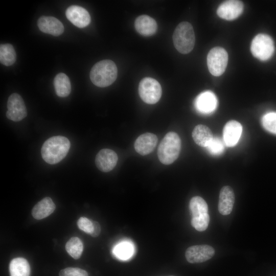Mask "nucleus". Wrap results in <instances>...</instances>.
Returning a JSON list of instances; mask_svg holds the SVG:
<instances>
[{
  "label": "nucleus",
  "instance_id": "nucleus-1",
  "mask_svg": "<svg viewBox=\"0 0 276 276\" xmlns=\"http://www.w3.org/2000/svg\"><path fill=\"white\" fill-rule=\"evenodd\" d=\"M70 146V142L66 137L52 136L48 139L41 147L42 157L49 164H56L66 156Z\"/></svg>",
  "mask_w": 276,
  "mask_h": 276
},
{
  "label": "nucleus",
  "instance_id": "nucleus-2",
  "mask_svg": "<svg viewBox=\"0 0 276 276\" xmlns=\"http://www.w3.org/2000/svg\"><path fill=\"white\" fill-rule=\"evenodd\" d=\"M118 69L110 60H103L96 63L90 72V79L97 86L105 87L112 84L117 78Z\"/></svg>",
  "mask_w": 276,
  "mask_h": 276
},
{
  "label": "nucleus",
  "instance_id": "nucleus-3",
  "mask_svg": "<svg viewBox=\"0 0 276 276\" xmlns=\"http://www.w3.org/2000/svg\"><path fill=\"white\" fill-rule=\"evenodd\" d=\"M181 149V140L174 132H168L159 144L157 155L165 165L173 163L178 157Z\"/></svg>",
  "mask_w": 276,
  "mask_h": 276
},
{
  "label": "nucleus",
  "instance_id": "nucleus-4",
  "mask_svg": "<svg viewBox=\"0 0 276 276\" xmlns=\"http://www.w3.org/2000/svg\"><path fill=\"white\" fill-rule=\"evenodd\" d=\"M173 44L180 53L186 54L193 49L195 36L193 28L187 21H182L175 28L173 34Z\"/></svg>",
  "mask_w": 276,
  "mask_h": 276
},
{
  "label": "nucleus",
  "instance_id": "nucleus-5",
  "mask_svg": "<svg viewBox=\"0 0 276 276\" xmlns=\"http://www.w3.org/2000/svg\"><path fill=\"white\" fill-rule=\"evenodd\" d=\"M250 51L256 58L261 61L268 60L274 52V45L272 38L265 34L257 35L251 41Z\"/></svg>",
  "mask_w": 276,
  "mask_h": 276
},
{
  "label": "nucleus",
  "instance_id": "nucleus-6",
  "mask_svg": "<svg viewBox=\"0 0 276 276\" xmlns=\"http://www.w3.org/2000/svg\"><path fill=\"white\" fill-rule=\"evenodd\" d=\"M139 94L142 100L149 104L156 103L160 99L162 90L159 83L150 77L142 79L139 85Z\"/></svg>",
  "mask_w": 276,
  "mask_h": 276
},
{
  "label": "nucleus",
  "instance_id": "nucleus-7",
  "mask_svg": "<svg viewBox=\"0 0 276 276\" xmlns=\"http://www.w3.org/2000/svg\"><path fill=\"white\" fill-rule=\"evenodd\" d=\"M228 62L226 50L219 47H214L207 56V65L210 73L215 76L221 75L225 71Z\"/></svg>",
  "mask_w": 276,
  "mask_h": 276
},
{
  "label": "nucleus",
  "instance_id": "nucleus-8",
  "mask_svg": "<svg viewBox=\"0 0 276 276\" xmlns=\"http://www.w3.org/2000/svg\"><path fill=\"white\" fill-rule=\"evenodd\" d=\"M7 118L13 121L22 120L27 115V108L21 97L17 93L11 94L7 101Z\"/></svg>",
  "mask_w": 276,
  "mask_h": 276
},
{
  "label": "nucleus",
  "instance_id": "nucleus-9",
  "mask_svg": "<svg viewBox=\"0 0 276 276\" xmlns=\"http://www.w3.org/2000/svg\"><path fill=\"white\" fill-rule=\"evenodd\" d=\"M215 254L214 248L209 245H197L188 247L185 252L187 261L199 263L211 259Z\"/></svg>",
  "mask_w": 276,
  "mask_h": 276
},
{
  "label": "nucleus",
  "instance_id": "nucleus-10",
  "mask_svg": "<svg viewBox=\"0 0 276 276\" xmlns=\"http://www.w3.org/2000/svg\"><path fill=\"white\" fill-rule=\"evenodd\" d=\"M243 4L237 0L226 1L221 4L217 10V15L221 18L232 20L238 18L242 13Z\"/></svg>",
  "mask_w": 276,
  "mask_h": 276
},
{
  "label": "nucleus",
  "instance_id": "nucleus-11",
  "mask_svg": "<svg viewBox=\"0 0 276 276\" xmlns=\"http://www.w3.org/2000/svg\"><path fill=\"white\" fill-rule=\"evenodd\" d=\"M66 17L75 26L82 28L87 26L91 21L88 11L82 7L70 6L65 12Z\"/></svg>",
  "mask_w": 276,
  "mask_h": 276
},
{
  "label": "nucleus",
  "instance_id": "nucleus-12",
  "mask_svg": "<svg viewBox=\"0 0 276 276\" xmlns=\"http://www.w3.org/2000/svg\"><path fill=\"white\" fill-rule=\"evenodd\" d=\"M118 159L117 153L109 149H103L97 153L95 163L101 171L108 172L116 166Z\"/></svg>",
  "mask_w": 276,
  "mask_h": 276
},
{
  "label": "nucleus",
  "instance_id": "nucleus-13",
  "mask_svg": "<svg viewBox=\"0 0 276 276\" xmlns=\"http://www.w3.org/2000/svg\"><path fill=\"white\" fill-rule=\"evenodd\" d=\"M217 105V97L210 90L200 93L195 100V107L196 110L203 114H209L213 112L216 109Z\"/></svg>",
  "mask_w": 276,
  "mask_h": 276
},
{
  "label": "nucleus",
  "instance_id": "nucleus-14",
  "mask_svg": "<svg viewBox=\"0 0 276 276\" xmlns=\"http://www.w3.org/2000/svg\"><path fill=\"white\" fill-rule=\"evenodd\" d=\"M242 126L237 121H228L224 126L223 136L224 144L227 147L235 146L241 135Z\"/></svg>",
  "mask_w": 276,
  "mask_h": 276
},
{
  "label": "nucleus",
  "instance_id": "nucleus-15",
  "mask_svg": "<svg viewBox=\"0 0 276 276\" xmlns=\"http://www.w3.org/2000/svg\"><path fill=\"white\" fill-rule=\"evenodd\" d=\"M157 136L152 133L147 132L140 135L135 140L134 147L140 155H146L151 153L157 143Z\"/></svg>",
  "mask_w": 276,
  "mask_h": 276
},
{
  "label": "nucleus",
  "instance_id": "nucleus-16",
  "mask_svg": "<svg viewBox=\"0 0 276 276\" xmlns=\"http://www.w3.org/2000/svg\"><path fill=\"white\" fill-rule=\"evenodd\" d=\"M37 26L41 32L55 36L61 35L64 31L62 23L53 16H41L38 19Z\"/></svg>",
  "mask_w": 276,
  "mask_h": 276
},
{
  "label": "nucleus",
  "instance_id": "nucleus-17",
  "mask_svg": "<svg viewBox=\"0 0 276 276\" xmlns=\"http://www.w3.org/2000/svg\"><path fill=\"white\" fill-rule=\"evenodd\" d=\"M235 202V194L233 189L228 186L220 190L218 201V211L222 215H229L232 211Z\"/></svg>",
  "mask_w": 276,
  "mask_h": 276
},
{
  "label": "nucleus",
  "instance_id": "nucleus-18",
  "mask_svg": "<svg viewBox=\"0 0 276 276\" xmlns=\"http://www.w3.org/2000/svg\"><path fill=\"white\" fill-rule=\"evenodd\" d=\"M134 27L136 31L144 36L153 35L157 29V25L155 19L147 15L137 17L134 22Z\"/></svg>",
  "mask_w": 276,
  "mask_h": 276
},
{
  "label": "nucleus",
  "instance_id": "nucleus-19",
  "mask_svg": "<svg viewBox=\"0 0 276 276\" xmlns=\"http://www.w3.org/2000/svg\"><path fill=\"white\" fill-rule=\"evenodd\" d=\"M55 208L52 199L50 197H46L35 205L32 210V215L35 219L40 220L50 215L54 211Z\"/></svg>",
  "mask_w": 276,
  "mask_h": 276
},
{
  "label": "nucleus",
  "instance_id": "nucleus-20",
  "mask_svg": "<svg viewBox=\"0 0 276 276\" xmlns=\"http://www.w3.org/2000/svg\"><path fill=\"white\" fill-rule=\"evenodd\" d=\"M192 136L195 143L203 147H206L214 138L211 129L208 126L201 124L194 127Z\"/></svg>",
  "mask_w": 276,
  "mask_h": 276
},
{
  "label": "nucleus",
  "instance_id": "nucleus-21",
  "mask_svg": "<svg viewBox=\"0 0 276 276\" xmlns=\"http://www.w3.org/2000/svg\"><path fill=\"white\" fill-rule=\"evenodd\" d=\"M54 85L56 95L60 97H66L71 93V84L70 79L63 73H60L55 76Z\"/></svg>",
  "mask_w": 276,
  "mask_h": 276
},
{
  "label": "nucleus",
  "instance_id": "nucleus-22",
  "mask_svg": "<svg viewBox=\"0 0 276 276\" xmlns=\"http://www.w3.org/2000/svg\"><path fill=\"white\" fill-rule=\"evenodd\" d=\"M10 276H30V267L28 261L22 258H16L9 265Z\"/></svg>",
  "mask_w": 276,
  "mask_h": 276
},
{
  "label": "nucleus",
  "instance_id": "nucleus-23",
  "mask_svg": "<svg viewBox=\"0 0 276 276\" xmlns=\"http://www.w3.org/2000/svg\"><path fill=\"white\" fill-rule=\"evenodd\" d=\"M16 55L13 45L9 43L0 45V61L6 66H10L16 61Z\"/></svg>",
  "mask_w": 276,
  "mask_h": 276
},
{
  "label": "nucleus",
  "instance_id": "nucleus-24",
  "mask_svg": "<svg viewBox=\"0 0 276 276\" xmlns=\"http://www.w3.org/2000/svg\"><path fill=\"white\" fill-rule=\"evenodd\" d=\"M189 210L192 217L208 213V206L205 201L200 196L192 197L189 202Z\"/></svg>",
  "mask_w": 276,
  "mask_h": 276
},
{
  "label": "nucleus",
  "instance_id": "nucleus-25",
  "mask_svg": "<svg viewBox=\"0 0 276 276\" xmlns=\"http://www.w3.org/2000/svg\"><path fill=\"white\" fill-rule=\"evenodd\" d=\"M65 249L74 259H78L81 256L83 245L81 240L77 237H72L66 243Z\"/></svg>",
  "mask_w": 276,
  "mask_h": 276
},
{
  "label": "nucleus",
  "instance_id": "nucleus-26",
  "mask_svg": "<svg viewBox=\"0 0 276 276\" xmlns=\"http://www.w3.org/2000/svg\"><path fill=\"white\" fill-rule=\"evenodd\" d=\"M133 247L128 242H122L117 245L113 249V255L119 259L126 260L133 255Z\"/></svg>",
  "mask_w": 276,
  "mask_h": 276
},
{
  "label": "nucleus",
  "instance_id": "nucleus-27",
  "mask_svg": "<svg viewBox=\"0 0 276 276\" xmlns=\"http://www.w3.org/2000/svg\"><path fill=\"white\" fill-rule=\"evenodd\" d=\"M210 216L208 213L200 216L192 217L191 223L192 226L197 231L203 232L208 227Z\"/></svg>",
  "mask_w": 276,
  "mask_h": 276
},
{
  "label": "nucleus",
  "instance_id": "nucleus-28",
  "mask_svg": "<svg viewBox=\"0 0 276 276\" xmlns=\"http://www.w3.org/2000/svg\"><path fill=\"white\" fill-rule=\"evenodd\" d=\"M262 124L266 130L276 134V112H270L265 114L262 118Z\"/></svg>",
  "mask_w": 276,
  "mask_h": 276
},
{
  "label": "nucleus",
  "instance_id": "nucleus-29",
  "mask_svg": "<svg viewBox=\"0 0 276 276\" xmlns=\"http://www.w3.org/2000/svg\"><path fill=\"white\" fill-rule=\"evenodd\" d=\"M206 148L211 154L218 155L224 152V143L219 137H215Z\"/></svg>",
  "mask_w": 276,
  "mask_h": 276
},
{
  "label": "nucleus",
  "instance_id": "nucleus-30",
  "mask_svg": "<svg viewBox=\"0 0 276 276\" xmlns=\"http://www.w3.org/2000/svg\"><path fill=\"white\" fill-rule=\"evenodd\" d=\"M59 276H88V273L79 268L67 267L60 270Z\"/></svg>",
  "mask_w": 276,
  "mask_h": 276
},
{
  "label": "nucleus",
  "instance_id": "nucleus-31",
  "mask_svg": "<svg viewBox=\"0 0 276 276\" xmlns=\"http://www.w3.org/2000/svg\"><path fill=\"white\" fill-rule=\"evenodd\" d=\"M77 225L80 229L87 234L90 235L93 231L92 221L86 217H80L77 221Z\"/></svg>",
  "mask_w": 276,
  "mask_h": 276
},
{
  "label": "nucleus",
  "instance_id": "nucleus-32",
  "mask_svg": "<svg viewBox=\"0 0 276 276\" xmlns=\"http://www.w3.org/2000/svg\"><path fill=\"white\" fill-rule=\"evenodd\" d=\"M93 224V231L90 234L92 237H96L99 236L101 232L100 224L96 221H92Z\"/></svg>",
  "mask_w": 276,
  "mask_h": 276
},
{
  "label": "nucleus",
  "instance_id": "nucleus-33",
  "mask_svg": "<svg viewBox=\"0 0 276 276\" xmlns=\"http://www.w3.org/2000/svg\"><path fill=\"white\" fill-rule=\"evenodd\" d=\"M171 276H173V275H171Z\"/></svg>",
  "mask_w": 276,
  "mask_h": 276
}]
</instances>
